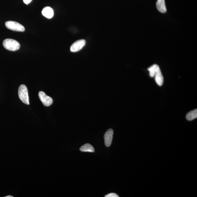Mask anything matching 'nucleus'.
Instances as JSON below:
<instances>
[{"label":"nucleus","instance_id":"1","mask_svg":"<svg viewBox=\"0 0 197 197\" xmlns=\"http://www.w3.org/2000/svg\"><path fill=\"white\" fill-rule=\"evenodd\" d=\"M3 45L6 49L12 51H17L20 47V45L17 41L12 39H5L3 42Z\"/></svg>","mask_w":197,"mask_h":197},{"label":"nucleus","instance_id":"2","mask_svg":"<svg viewBox=\"0 0 197 197\" xmlns=\"http://www.w3.org/2000/svg\"><path fill=\"white\" fill-rule=\"evenodd\" d=\"M18 96L22 102L26 105H29V98L28 90L26 85L22 84L18 89Z\"/></svg>","mask_w":197,"mask_h":197},{"label":"nucleus","instance_id":"3","mask_svg":"<svg viewBox=\"0 0 197 197\" xmlns=\"http://www.w3.org/2000/svg\"><path fill=\"white\" fill-rule=\"evenodd\" d=\"M5 26L8 29L14 31L23 32L25 30V28L23 25L13 21L6 22Z\"/></svg>","mask_w":197,"mask_h":197},{"label":"nucleus","instance_id":"4","mask_svg":"<svg viewBox=\"0 0 197 197\" xmlns=\"http://www.w3.org/2000/svg\"><path fill=\"white\" fill-rule=\"evenodd\" d=\"M39 99L43 103V105L46 107L50 106L53 103L52 99L47 96L43 91H40L39 92Z\"/></svg>","mask_w":197,"mask_h":197},{"label":"nucleus","instance_id":"5","mask_svg":"<svg viewBox=\"0 0 197 197\" xmlns=\"http://www.w3.org/2000/svg\"><path fill=\"white\" fill-rule=\"evenodd\" d=\"M85 41L84 39H80L77 41L72 45L70 48V50L72 52H76L79 51L85 46Z\"/></svg>","mask_w":197,"mask_h":197},{"label":"nucleus","instance_id":"6","mask_svg":"<svg viewBox=\"0 0 197 197\" xmlns=\"http://www.w3.org/2000/svg\"><path fill=\"white\" fill-rule=\"evenodd\" d=\"M113 134V130L110 129L107 130L104 135L105 144L107 147H109L112 144Z\"/></svg>","mask_w":197,"mask_h":197},{"label":"nucleus","instance_id":"7","mask_svg":"<svg viewBox=\"0 0 197 197\" xmlns=\"http://www.w3.org/2000/svg\"><path fill=\"white\" fill-rule=\"evenodd\" d=\"M42 14L46 18L50 19L52 18L54 15V11L52 8L50 7H46L42 10Z\"/></svg>","mask_w":197,"mask_h":197},{"label":"nucleus","instance_id":"8","mask_svg":"<svg viewBox=\"0 0 197 197\" xmlns=\"http://www.w3.org/2000/svg\"><path fill=\"white\" fill-rule=\"evenodd\" d=\"M154 77L155 80L158 85L160 86L162 85L164 83V77H163L160 68L158 70Z\"/></svg>","mask_w":197,"mask_h":197},{"label":"nucleus","instance_id":"9","mask_svg":"<svg viewBox=\"0 0 197 197\" xmlns=\"http://www.w3.org/2000/svg\"><path fill=\"white\" fill-rule=\"evenodd\" d=\"M156 7L157 10L162 13H165L167 12L165 0H157Z\"/></svg>","mask_w":197,"mask_h":197},{"label":"nucleus","instance_id":"10","mask_svg":"<svg viewBox=\"0 0 197 197\" xmlns=\"http://www.w3.org/2000/svg\"><path fill=\"white\" fill-rule=\"evenodd\" d=\"M80 150L83 152H94L95 150L93 147L89 143H86L81 146L80 149Z\"/></svg>","mask_w":197,"mask_h":197},{"label":"nucleus","instance_id":"11","mask_svg":"<svg viewBox=\"0 0 197 197\" xmlns=\"http://www.w3.org/2000/svg\"><path fill=\"white\" fill-rule=\"evenodd\" d=\"M159 68L160 67L158 65L154 64L148 68V70L149 72L150 76L152 77H154L158 70Z\"/></svg>","mask_w":197,"mask_h":197},{"label":"nucleus","instance_id":"12","mask_svg":"<svg viewBox=\"0 0 197 197\" xmlns=\"http://www.w3.org/2000/svg\"><path fill=\"white\" fill-rule=\"evenodd\" d=\"M197 118V109L191 111L187 113L186 118L188 121H192Z\"/></svg>","mask_w":197,"mask_h":197},{"label":"nucleus","instance_id":"13","mask_svg":"<svg viewBox=\"0 0 197 197\" xmlns=\"http://www.w3.org/2000/svg\"><path fill=\"white\" fill-rule=\"evenodd\" d=\"M105 197H118L119 196L117 195H116V194L114 193H110L105 196Z\"/></svg>","mask_w":197,"mask_h":197},{"label":"nucleus","instance_id":"14","mask_svg":"<svg viewBox=\"0 0 197 197\" xmlns=\"http://www.w3.org/2000/svg\"><path fill=\"white\" fill-rule=\"evenodd\" d=\"M32 1V0H23V2L26 4V5H28V4L30 3Z\"/></svg>","mask_w":197,"mask_h":197}]
</instances>
